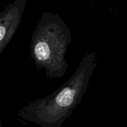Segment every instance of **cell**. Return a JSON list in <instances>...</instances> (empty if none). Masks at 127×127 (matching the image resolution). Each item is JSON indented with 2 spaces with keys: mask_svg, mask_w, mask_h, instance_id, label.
Returning <instances> with one entry per match:
<instances>
[{
  "mask_svg": "<svg viewBox=\"0 0 127 127\" xmlns=\"http://www.w3.org/2000/svg\"><path fill=\"white\" fill-rule=\"evenodd\" d=\"M97 66L95 52L87 53L73 75L62 86L53 94L24 107L19 110L18 115L41 127H61L81 101Z\"/></svg>",
  "mask_w": 127,
  "mask_h": 127,
  "instance_id": "6da1fadb",
  "label": "cell"
},
{
  "mask_svg": "<svg viewBox=\"0 0 127 127\" xmlns=\"http://www.w3.org/2000/svg\"><path fill=\"white\" fill-rule=\"evenodd\" d=\"M25 4L26 0H17L0 13V54L17 31Z\"/></svg>",
  "mask_w": 127,
  "mask_h": 127,
  "instance_id": "3957f363",
  "label": "cell"
},
{
  "mask_svg": "<svg viewBox=\"0 0 127 127\" xmlns=\"http://www.w3.org/2000/svg\"><path fill=\"white\" fill-rule=\"evenodd\" d=\"M71 40L70 30L56 14L45 12L33 31L31 56L38 70L44 69L50 79L61 78L68 70L65 60Z\"/></svg>",
  "mask_w": 127,
  "mask_h": 127,
  "instance_id": "7a4b0ae2",
  "label": "cell"
}]
</instances>
